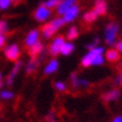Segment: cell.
<instances>
[{"instance_id":"obj_1","label":"cell","mask_w":122,"mask_h":122,"mask_svg":"<svg viewBox=\"0 0 122 122\" xmlns=\"http://www.w3.org/2000/svg\"><path fill=\"white\" fill-rule=\"evenodd\" d=\"M65 22H64L63 18L53 19L51 22H48V24H46V25H44V26L41 27V35L44 36V38L48 39V38L52 37L53 35L63 26Z\"/></svg>"},{"instance_id":"obj_2","label":"cell","mask_w":122,"mask_h":122,"mask_svg":"<svg viewBox=\"0 0 122 122\" xmlns=\"http://www.w3.org/2000/svg\"><path fill=\"white\" fill-rule=\"evenodd\" d=\"M104 52L103 47H95L93 49H90V52L82 58V66L83 67H89L91 65H93V62L95 61V58L97 56L102 55Z\"/></svg>"},{"instance_id":"obj_3","label":"cell","mask_w":122,"mask_h":122,"mask_svg":"<svg viewBox=\"0 0 122 122\" xmlns=\"http://www.w3.org/2000/svg\"><path fill=\"white\" fill-rule=\"evenodd\" d=\"M119 24L117 22H110L105 28V41L107 45H113L115 38L119 33Z\"/></svg>"},{"instance_id":"obj_4","label":"cell","mask_w":122,"mask_h":122,"mask_svg":"<svg viewBox=\"0 0 122 122\" xmlns=\"http://www.w3.org/2000/svg\"><path fill=\"white\" fill-rule=\"evenodd\" d=\"M5 56L10 62H17L20 56V49L17 44H11L5 49Z\"/></svg>"},{"instance_id":"obj_5","label":"cell","mask_w":122,"mask_h":122,"mask_svg":"<svg viewBox=\"0 0 122 122\" xmlns=\"http://www.w3.org/2000/svg\"><path fill=\"white\" fill-rule=\"evenodd\" d=\"M65 43V38L63 36H58V37H56L53 43L49 45V47H48V53L53 56H56L58 55L59 53H61V48L63 46V44Z\"/></svg>"},{"instance_id":"obj_6","label":"cell","mask_w":122,"mask_h":122,"mask_svg":"<svg viewBox=\"0 0 122 122\" xmlns=\"http://www.w3.org/2000/svg\"><path fill=\"white\" fill-rule=\"evenodd\" d=\"M52 14V11L49 8H47L45 5H41L39 7L37 8V10L35 11V14H34V17L35 19L37 20V21H45L46 19H48V17L51 16Z\"/></svg>"},{"instance_id":"obj_7","label":"cell","mask_w":122,"mask_h":122,"mask_svg":"<svg viewBox=\"0 0 122 122\" xmlns=\"http://www.w3.org/2000/svg\"><path fill=\"white\" fill-rule=\"evenodd\" d=\"M77 2V0H63L57 7V15H64L67 10H70L72 7H74Z\"/></svg>"},{"instance_id":"obj_8","label":"cell","mask_w":122,"mask_h":122,"mask_svg":"<svg viewBox=\"0 0 122 122\" xmlns=\"http://www.w3.org/2000/svg\"><path fill=\"white\" fill-rule=\"evenodd\" d=\"M39 41V31L37 29L30 30L28 35H27L26 39H25V45H26L28 48H30L31 46L36 44L37 41Z\"/></svg>"},{"instance_id":"obj_9","label":"cell","mask_w":122,"mask_h":122,"mask_svg":"<svg viewBox=\"0 0 122 122\" xmlns=\"http://www.w3.org/2000/svg\"><path fill=\"white\" fill-rule=\"evenodd\" d=\"M78 14H80V7H78L77 5H75L74 7H72L70 9V10H67L65 14H64V17H63V20L64 22L66 24V22H71L73 21L76 17L78 16Z\"/></svg>"},{"instance_id":"obj_10","label":"cell","mask_w":122,"mask_h":122,"mask_svg":"<svg viewBox=\"0 0 122 122\" xmlns=\"http://www.w3.org/2000/svg\"><path fill=\"white\" fill-rule=\"evenodd\" d=\"M93 10L96 12L97 16H104L107 11V5L105 0H95L94 4V9Z\"/></svg>"},{"instance_id":"obj_11","label":"cell","mask_w":122,"mask_h":122,"mask_svg":"<svg viewBox=\"0 0 122 122\" xmlns=\"http://www.w3.org/2000/svg\"><path fill=\"white\" fill-rule=\"evenodd\" d=\"M43 48H44V46H43V44H41V41H38L36 44L34 45V46H31V47L28 49V53H29V56L31 57L33 59H37L38 56L41 54V52H43Z\"/></svg>"},{"instance_id":"obj_12","label":"cell","mask_w":122,"mask_h":122,"mask_svg":"<svg viewBox=\"0 0 122 122\" xmlns=\"http://www.w3.org/2000/svg\"><path fill=\"white\" fill-rule=\"evenodd\" d=\"M120 97V91L117 89H113L109 92L104 93L102 95V100L103 102H112V101H117Z\"/></svg>"},{"instance_id":"obj_13","label":"cell","mask_w":122,"mask_h":122,"mask_svg":"<svg viewBox=\"0 0 122 122\" xmlns=\"http://www.w3.org/2000/svg\"><path fill=\"white\" fill-rule=\"evenodd\" d=\"M20 67H21V62L20 61H17V63H16V65L14 66V68H12V71L10 72V74L8 75V78H7V85H12V83H14V80H15V76L17 74H18L19 70H20Z\"/></svg>"},{"instance_id":"obj_14","label":"cell","mask_w":122,"mask_h":122,"mask_svg":"<svg viewBox=\"0 0 122 122\" xmlns=\"http://www.w3.org/2000/svg\"><path fill=\"white\" fill-rule=\"evenodd\" d=\"M107 59L110 62V63H115L120 59V53L117 51V49H109L107 51Z\"/></svg>"},{"instance_id":"obj_15","label":"cell","mask_w":122,"mask_h":122,"mask_svg":"<svg viewBox=\"0 0 122 122\" xmlns=\"http://www.w3.org/2000/svg\"><path fill=\"white\" fill-rule=\"evenodd\" d=\"M58 68V62L56 59H52L49 63L47 64V66L45 67V71L44 73L46 75H49V74H53L54 72H56Z\"/></svg>"},{"instance_id":"obj_16","label":"cell","mask_w":122,"mask_h":122,"mask_svg":"<svg viewBox=\"0 0 122 122\" xmlns=\"http://www.w3.org/2000/svg\"><path fill=\"white\" fill-rule=\"evenodd\" d=\"M41 63L39 62V59H30V62H28V64H27V66H26V73L27 74H31V73H34L35 71L37 70V66H38V64Z\"/></svg>"},{"instance_id":"obj_17","label":"cell","mask_w":122,"mask_h":122,"mask_svg":"<svg viewBox=\"0 0 122 122\" xmlns=\"http://www.w3.org/2000/svg\"><path fill=\"white\" fill-rule=\"evenodd\" d=\"M97 18V15H96V12L94 10H91L89 12H85L84 16H83V20H84L86 24H92L94 22Z\"/></svg>"},{"instance_id":"obj_18","label":"cell","mask_w":122,"mask_h":122,"mask_svg":"<svg viewBox=\"0 0 122 122\" xmlns=\"http://www.w3.org/2000/svg\"><path fill=\"white\" fill-rule=\"evenodd\" d=\"M74 45L72 44V43H64L63 46H62V48H61V53L63 54V55L67 56L70 55V54H72L73 53V51H74Z\"/></svg>"},{"instance_id":"obj_19","label":"cell","mask_w":122,"mask_h":122,"mask_svg":"<svg viewBox=\"0 0 122 122\" xmlns=\"http://www.w3.org/2000/svg\"><path fill=\"white\" fill-rule=\"evenodd\" d=\"M67 39L68 41H74L76 38L78 37V30L76 27H71L68 31H67Z\"/></svg>"},{"instance_id":"obj_20","label":"cell","mask_w":122,"mask_h":122,"mask_svg":"<svg viewBox=\"0 0 122 122\" xmlns=\"http://www.w3.org/2000/svg\"><path fill=\"white\" fill-rule=\"evenodd\" d=\"M63 0H47L46 2H45V6L47 8H55V7H58V5L62 2Z\"/></svg>"},{"instance_id":"obj_21","label":"cell","mask_w":122,"mask_h":122,"mask_svg":"<svg viewBox=\"0 0 122 122\" xmlns=\"http://www.w3.org/2000/svg\"><path fill=\"white\" fill-rule=\"evenodd\" d=\"M0 97L4 99V100H9V99L14 97V93L10 92V91H2L0 93Z\"/></svg>"},{"instance_id":"obj_22","label":"cell","mask_w":122,"mask_h":122,"mask_svg":"<svg viewBox=\"0 0 122 122\" xmlns=\"http://www.w3.org/2000/svg\"><path fill=\"white\" fill-rule=\"evenodd\" d=\"M71 78H72V84H73L74 87H78V86H81V84H80L81 78H78L77 75L75 74V73H73V74L71 75Z\"/></svg>"},{"instance_id":"obj_23","label":"cell","mask_w":122,"mask_h":122,"mask_svg":"<svg viewBox=\"0 0 122 122\" xmlns=\"http://www.w3.org/2000/svg\"><path fill=\"white\" fill-rule=\"evenodd\" d=\"M12 4V0H0V9H7Z\"/></svg>"},{"instance_id":"obj_24","label":"cell","mask_w":122,"mask_h":122,"mask_svg":"<svg viewBox=\"0 0 122 122\" xmlns=\"http://www.w3.org/2000/svg\"><path fill=\"white\" fill-rule=\"evenodd\" d=\"M113 86H115V87L122 86V72L114 78V81H113Z\"/></svg>"},{"instance_id":"obj_25","label":"cell","mask_w":122,"mask_h":122,"mask_svg":"<svg viewBox=\"0 0 122 122\" xmlns=\"http://www.w3.org/2000/svg\"><path fill=\"white\" fill-rule=\"evenodd\" d=\"M8 30V25L7 22L4 21V20H1L0 21V35H2V34H5L6 31Z\"/></svg>"},{"instance_id":"obj_26","label":"cell","mask_w":122,"mask_h":122,"mask_svg":"<svg viewBox=\"0 0 122 122\" xmlns=\"http://www.w3.org/2000/svg\"><path fill=\"white\" fill-rule=\"evenodd\" d=\"M55 89L58 91H65L66 90V85L63 82H56L55 83Z\"/></svg>"},{"instance_id":"obj_27","label":"cell","mask_w":122,"mask_h":122,"mask_svg":"<svg viewBox=\"0 0 122 122\" xmlns=\"http://www.w3.org/2000/svg\"><path fill=\"white\" fill-rule=\"evenodd\" d=\"M6 44V37L4 35H0V48H2Z\"/></svg>"},{"instance_id":"obj_28","label":"cell","mask_w":122,"mask_h":122,"mask_svg":"<svg viewBox=\"0 0 122 122\" xmlns=\"http://www.w3.org/2000/svg\"><path fill=\"white\" fill-rule=\"evenodd\" d=\"M117 51L120 52V53H122V41H120L118 44H117Z\"/></svg>"},{"instance_id":"obj_29","label":"cell","mask_w":122,"mask_h":122,"mask_svg":"<svg viewBox=\"0 0 122 122\" xmlns=\"http://www.w3.org/2000/svg\"><path fill=\"white\" fill-rule=\"evenodd\" d=\"M112 122H122V115H118V117H115Z\"/></svg>"},{"instance_id":"obj_30","label":"cell","mask_w":122,"mask_h":122,"mask_svg":"<svg viewBox=\"0 0 122 122\" xmlns=\"http://www.w3.org/2000/svg\"><path fill=\"white\" fill-rule=\"evenodd\" d=\"M48 122H56L55 121V118H54V115H52V114L48 115Z\"/></svg>"},{"instance_id":"obj_31","label":"cell","mask_w":122,"mask_h":122,"mask_svg":"<svg viewBox=\"0 0 122 122\" xmlns=\"http://www.w3.org/2000/svg\"><path fill=\"white\" fill-rule=\"evenodd\" d=\"M1 86H2V82L0 81V89H1Z\"/></svg>"},{"instance_id":"obj_32","label":"cell","mask_w":122,"mask_h":122,"mask_svg":"<svg viewBox=\"0 0 122 122\" xmlns=\"http://www.w3.org/2000/svg\"><path fill=\"white\" fill-rule=\"evenodd\" d=\"M1 78H2V74L0 73V81H1Z\"/></svg>"}]
</instances>
